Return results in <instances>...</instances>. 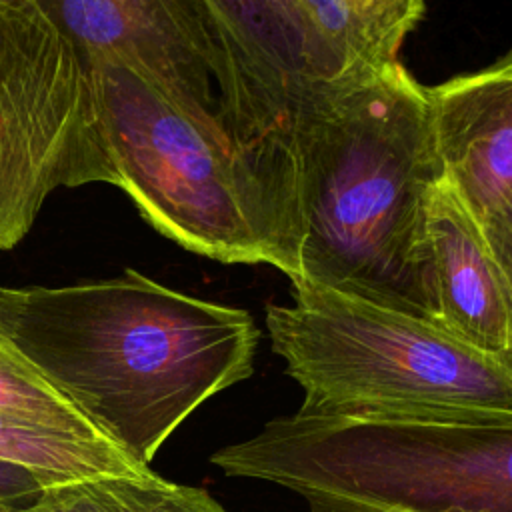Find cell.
<instances>
[{
  "instance_id": "1",
  "label": "cell",
  "mask_w": 512,
  "mask_h": 512,
  "mask_svg": "<svg viewBox=\"0 0 512 512\" xmlns=\"http://www.w3.org/2000/svg\"><path fill=\"white\" fill-rule=\"evenodd\" d=\"M292 286L438 324L428 202L442 180L428 88L402 62L304 80L290 110Z\"/></svg>"
},
{
  "instance_id": "2",
  "label": "cell",
  "mask_w": 512,
  "mask_h": 512,
  "mask_svg": "<svg viewBox=\"0 0 512 512\" xmlns=\"http://www.w3.org/2000/svg\"><path fill=\"white\" fill-rule=\"evenodd\" d=\"M254 318L132 268L68 286L0 284V342L136 464L246 380Z\"/></svg>"
},
{
  "instance_id": "3",
  "label": "cell",
  "mask_w": 512,
  "mask_h": 512,
  "mask_svg": "<svg viewBox=\"0 0 512 512\" xmlns=\"http://www.w3.org/2000/svg\"><path fill=\"white\" fill-rule=\"evenodd\" d=\"M266 308L272 350L304 390L302 414L512 424V360L438 324L316 286Z\"/></svg>"
},
{
  "instance_id": "4",
  "label": "cell",
  "mask_w": 512,
  "mask_h": 512,
  "mask_svg": "<svg viewBox=\"0 0 512 512\" xmlns=\"http://www.w3.org/2000/svg\"><path fill=\"white\" fill-rule=\"evenodd\" d=\"M112 186L182 248L284 272L282 206L258 158L130 64L84 62Z\"/></svg>"
},
{
  "instance_id": "5",
  "label": "cell",
  "mask_w": 512,
  "mask_h": 512,
  "mask_svg": "<svg viewBox=\"0 0 512 512\" xmlns=\"http://www.w3.org/2000/svg\"><path fill=\"white\" fill-rule=\"evenodd\" d=\"M228 476L390 512H512V424L294 412L212 454Z\"/></svg>"
},
{
  "instance_id": "6",
  "label": "cell",
  "mask_w": 512,
  "mask_h": 512,
  "mask_svg": "<svg viewBox=\"0 0 512 512\" xmlns=\"http://www.w3.org/2000/svg\"><path fill=\"white\" fill-rule=\"evenodd\" d=\"M110 184L88 70L38 0H0V250L58 188Z\"/></svg>"
},
{
  "instance_id": "7",
  "label": "cell",
  "mask_w": 512,
  "mask_h": 512,
  "mask_svg": "<svg viewBox=\"0 0 512 512\" xmlns=\"http://www.w3.org/2000/svg\"><path fill=\"white\" fill-rule=\"evenodd\" d=\"M82 62L110 58L158 82L200 120L246 144L228 66L196 0H38ZM264 166V164H262Z\"/></svg>"
},
{
  "instance_id": "8",
  "label": "cell",
  "mask_w": 512,
  "mask_h": 512,
  "mask_svg": "<svg viewBox=\"0 0 512 512\" xmlns=\"http://www.w3.org/2000/svg\"><path fill=\"white\" fill-rule=\"evenodd\" d=\"M228 66L246 144L274 174L290 168V110L308 80L294 0H196Z\"/></svg>"
},
{
  "instance_id": "9",
  "label": "cell",
  "mask_w": 512,
  "mask_h": 512,
  "mask_svg": "<svg viewBox=\"0 0 512 512\" xmlns=\"http://www.w3.org/2000/svg\"><path fill=\"white\" fill-rule=\"evenodd\" d=\"M428 98L442 180L480 220L512 190V50Z\"/></svg>"
},
{
  "instance_id": "10",
  "label": "cell",
  "mask_w": 512,
  "mask_h": 512,
  "mask_svg": "<svg viewBox=\"0 0 512 512\" xmlns=\"http://www.w3.org/2000/svg\"><path fill=\"white\" fill-rule=\"evenodd\" d=\"M428 252L438 326L486 354L512 360V292L476 218L444 180L428 202Z\"/></svg>"
},
{
  "instance_id": "11",
  "label": "cell",
  "mask_w": 512,
  "mask_h": 512,
  "mask_svg": "<svg viewBox=\"0 0 512 512\" xmlns=\"http://www.w3.org/2000/svg\"><path fill=\"white\" fill-rule=\"evenodd\" d=\"M308 48V80L336 82L398 62L426 0H294Z\"/></svg>"
},
{
  "instance_id": "12",
  "label": "cell",
  "mask_w": 512,
  "mask_h": 512,
  "mask_svg": "<svg viewBox=\"0 0 512 512\" xmlns=\"http://www.w3.org/2000/svg\"><path fill=\"white\" fill-rule=\"evenodd\" d=\"M20 512H226L206 490L150 474L54 482Z\"/></svg>"
},
{
  "instance_id": "13",
  "label": "cell",
  "mask_w": 512,
  "mask_h": 512,
  "mask_svg": "<svg viewBox=\"0 0 512 512\" xmlns=\"http://www.w3.org/2000/svg\"><path fill=\"white\" fill-rule=\"evenodd\" d=\"M0 458L30 466L58 482L92 476L146 478L154 474L150 466L136 464L110 442L56 432L4 412H0Z\"/></svg>"
},
{
  "instance_id": "14",
  "label": "cell",
  "mask_w": 512,
  "mask_h": 512,
  "mask_svg": "<svg viewBox=\"0 0 512 512\" xmlns=\"http://www.w3.org/2000/svg\"><path fill=\"white\" fill-rule=\"evenodd\" d=\"M0 412L50 428L56 432L72 434L78 438L108 442L92 424L56 394L44 380H40L14 352L0 342Z\"/></svg>"
},
{
  "instance_id": "15",
  "label": "cell",
  "mask_w": 512,
  "mask_h": 512,
  "mask_svg": "<svg viewBox=\"0 0 512 512\" xmlns=\"http://www.w3.org/2000/svg\"><path fill=\"white\" fill-rule=\"evenodd\" d=\"M58 480L12 460L0 458V512H20Z\"/></svg>"
},
{
  "instance_id": "16",
  "label": "cell",
  "mask_w": 512,
  "mask_h": 512,
  "mask_svg": "<svg viewBox=\"0 0 512 512\" xmlns=\"http://www.w3.org/2000/svg\"><path fill=\"white\" fill-rule=\"evenodd\" d=\"M476 222L512 292V190Z\"/></svg>"
},
{
  "instance_id": "17",
  "label": "cell",
  "mask_w": 512,
  "mask_h": 512,
  "mask_svg": "<svg viewBox=\"0 0 512 512\" xmlns=\"http://www.w3.org/2000/svg\"><path fill=\"white\" fill-rule=\"evenodd\" d=\"M308 512H390L378 506L352 502L344 498H330V496H306Z\"/></svg>"
}]
</instances>
